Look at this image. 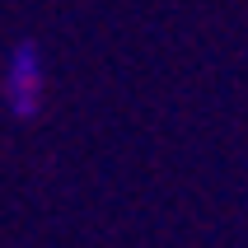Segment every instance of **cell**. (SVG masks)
<instances>
[{"label":"cell","instance_id":"cell-1","mask_svg":"<svg viewBox=\"0 0 248 248\" xmlns=\"http://www.w3.org/2000/svg\"><path fill=\"white\" fill-rule=\"evenodd\" d=\"M0 98L14 117H38L42 98H47V61H42L38 42H14L10 56H5V70H0Z\"/></svg>","mask_w":248,"mask_h":248}]
</instances>
